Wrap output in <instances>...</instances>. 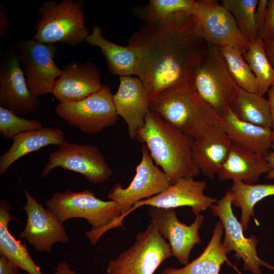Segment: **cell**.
<instances>
[{"label": "cell", "instance_id": "6da1fadb", "mask_svg": "<svg viewBox=\"0 0 274 274\" xmlns=\"http://www.w3.org/2000/svg\"><path fill=\"white\" fill-rule=\"evenodd\" d=\"M191 14L180 12L145 23L129 38L140 53L136 76L149 98L171 86L193 81L208 43L196 35Z\"/></svg>", "mask_w": 274, "mask_h": 274}, {"label": "cell", "instance_id": "7a4b0ae2", "mask_svg": "<svg viewBox=\"0 0 274 274\" xmlns=\"http://www.w3.org/2000/svg\"><path fill=\"white\" fill-rule=\"evenodd\" d=\"M135 140L147 146L154 163L172 184L199 174L192 158L194 140L153 113L147 115Z\"/></svg>", "mask_w": 274, "mask_h": 274}, {"label": "cell", "instance_id": "3957f363", "mask_svg": "<svg viewBox=\"0 0 274 274\" xmlns=\"http://www.w3.org/2000/svg\"><path fill=\"white\" fill-rule=\"evenodd\" d=\"M149 106L150 112L194 140L222 123V118L200 97L193 81L164 89L149 98Z\"/></svg>", "mask_w": 274, "mask_h": 274}, {"label": "cell", "instance_id": "277c9868", "mask_svg": "<svg viewBox=\"0 0 274 274\" xmlns=\"http://www.w3.org/2000/svg\"><path fill=\"white\" fill-rule=\"evenodd\" d=\"M46 206L61 223L73 218L86 219L91 229L85 234L93 245L106 232L115 228L122 214L116 202L102 200L88 189L55 192L47 201Z\"/></svg>", "mask_w": 274, "mask_h": 274}, {"label": "cell", "instance_id": "5b68a950", "mask_svg": "<svg viewBox=\"0 0 274 274\" xmlns=\"http://www.w3.org/2000/svg\"><path fill=\"white\" fill-rule=\"evenodd\" d=\"M83 0H51L39 6L36 32L33 39L54 44L63 43L76 47L86 40L90 33L85 24Z\"/></svg>", "mask_w": 274, "mask_h": 274}, {"label": "cell", "instance_id": "8992f818", "mask_svg": "<svg viewBox=\"0 0 274 274\" xmlns=\"http://www.w3.org/2000/svg\"><path fill=\"white\" fill-rule=\"evenodd\" d=\"M193 82L200 97L222 118L239 89L219 47L209 44L197 65Z\"/></svg>", "mask_w": 274, "mask_h": 274}, {"label": "cell", "instance_id": "52a82bcc", "mask_svg": "<svg viewBox=\"0 0 274 274\" xmlns=\"http://www.w3.org/2000/svg\"><path fill=\"white\" fill-rule=\"evenodd\" d=\"M172 256L169 244L150 223L128 249L109 262L106 274H154Z\"/></svg>", "mask_w": 274, "mask_h": 274}, {"label": "cell", "instance_id": "ba28073f", "mask_svg": "<svg viewBox=\"0 0 274 274\" xmlns=\"http://www.w3.org/2000/svg\"><path fill=\"white\" fill-rule=\"evenodd\" d=\"M197 36L208 44L222 47L231 46L243 54L249 42L239 31L232 15L216 0H197L191 13Z\"/></svg>", "mask_w": 274, "mask_h": 274}, {"label": "cell", "instance_id": "9c48e42d", "mask_svg": "<svg viewBox=\"0 0 274 274\" xmlns=\"http://www.w3.org/2000/svg\"><path fill=\"white\" fill-rule=\"evenodd\" d=\"M110 88L103 85L101 89L77 101L59 102L56 114L70 125L87 134H96L118 121Z\"/></svg>", "mask_w": 274, "mask_h": 274}, {"label": "cell", "instance_id": "30bf717a", "mask_svg": "<svg viewBox=\"0 0 274 274\" xmlns=\"http://www.w3.org/2000/svg\"><path fill=\"white\" fill-rule=\"evenodd\" d=\"M15 46L31 92L37 97L52 94L56 79L62 72L55 62L58 52L56 46L37 41L33 38L17 40Z\"/></svg>", "mask_w": 274, "mask_h": 274}, {"label": "cell", "instance_id": "8fae6325", "mask_svg": "<svg viewBox=\"0 0 274 274\" xmlns=\"http://www.w3.org/2000/svg\"><path fill=\"white\" fill-rule=\"evenodd\" d=\"M57 167L80 174L93 184L105 182L113 174L97 147L66 141L50 154L48 162L41 172V175L46 177Z\"/></svg>", "mask_w": 274, "mask_h": 274}, {"label": "cell", "instance_id": "7c38bea8", "mask_svg": "<svg viewBox=\"0 0 274 274\" xmlns=\"http://www.w3.org/2000/svg\"><path fill=\"white\" fill-rule=\"evenodd\" d=\"M141 152V160L128 186L123 188L121 183H117L108 195L109 199L118 204L121 214L138 201L156 195L172 184L166 175L154 163L145 145L142 146Z\"/></svg>", "mask_w": 274, "mask_h": 274}, {"label": "cell", "instance_id": "4fadbf2b", "mask_svg": "<svg viewBox=\"0 0 274 274\" xmlns=\"http://www.w3.org/2000/svg\"><path fill=\"white\" fill-rule=\"evenodd\" d=\"M15 45L7 49L0 64V105L17 115L35 113L41 102L28 88Z\"/></svg>", "mask_w": 274, "mask_h": 274}, {"label": "cell", "instance_id": "5bb4252c", "mask_svg": "<svg viewBox=\"0 0 274 274\" xmlns=\"http://www.w3.org/2000/svg\"><path fill=\"white\" fill-rule=\"evenodd\" d=\"M229 190L210 208L213 214L219 217L225 231L223 245L227 254L233 251L235 256L242 259L244 268L252 274H261V266L274 270V266L261 260L258 256V239L254 235L246 237L241 223L234 215Z\"/></svg>", "mask_w": 274, "mask_h": 274}, {"label": "cell", "instance_id": "9a60e30c", "mask_svg": "<svg viewBox=\"0 0 274 274\" xmlns=\"http://www.w3.org/2000/svg\"><path fill=\"white\" fill-rule=\"evenodd\" d=\"M148 214L159 233L169 242L172 256L176 257L184 265L188 263L190 253L201 239L198 230L204 220L199 214L194 222L187 225L177 218L175 209H163L149 207Z\"/></svg>", "mask_w": 274, "mask_h": 274}, {"label": "cell", "instance_id": "2e32d148", "mask_svg": "<svg viewBox=\"0 0 274 274\" xmlns=\"http://www.w3.org/2000/svg\"><path fill=\"white\" fill-rule=\"evenodd\" d=\"M24 192L26 203L22 209L26 212L27 220L20 237L25 238L37 251L47 253L52 251L54 244L68 242L69 237L62 223L25 188Z\"/></svg>", "mask_w": 274, "mask_h": 274}, {"label": "cell", "instance_id": "e0dca14e", "mask_svg": "<svg viewBox=\"0 0 274 274\" xmlns=\"http://www.w3.org/2000/svg\"><path fill=\"white\" fill-rule=\"evenodd\" d=\"M207 186L204 181L194 180L193 178L180 179L160 193L134 203L121 214L119 222L123 223L124 218L129 213L145 205L163 209L188 206L191 208L192 212L196 216L217 201L204 194Z\"/></svg>", "mask_w": 274, "mask_h": 274}, {"label": "cell", "instance_id": "ac0fdd59", "mask_svg": "<svg viewBox=\"0 0 274 274\" xmlns=\"http://www.w3.org/2000/svg\"><path fill=\"white\" fill-rule=\"evenodd\" d=\"M62 72L52 93L59 102L82 100L98 91L104 85L100 70L89 60L84 63L67 62Z\"/></svg>", "mask_w": 274, "mask_h": 274}, {"label": "cell", "instance_id": "d6986e66", "mask_svg": "<svg viewBox=\"0 0 274 274\" xmlns=\"http://www.w3.org/2000/svg\"><path fill=\"white\" fill-rule=\"evenodd\" d=\"M113 100L117 115L127 124L130 138L135 140L138 130L144 125L150 112L149 98L142 81L133 76H120Z\"/></svg>", "mask_w": 274, "mask_h": 274}, {"label": "cell", "instance_id": "ffe728a7", "mask_svg": "<svg viewBox=\"0 0 274 274\" xmlns=\"http://www.w3.org/2000/svg\"><path fill=\"white\" fill-rule=\"evenodd\" d=\"M232 146L222 124L215 125L201 138L194 140L192 158L200 173L210 178L218 175Z\"/></svg>", "mask_w": 274, "mask_h": 274}, {"label": "cell", "instance_id": "44dd1931", "mask_svg": "<svg viewBox=\"0 0 274 274\" xmlns=\"http://www.w3.org/2000/svg\"><path fill=\"white\" fill-rule=\"evenodd\" d=\"M9 202L2 199L0 202V255L13 261L20 268L28 274H44L29 255L26 244L17 240L8 229V224L13 219L10 214ZM54 274H77L71 269L67 262H60Z\"/></svg>", "mask_w": 274, "mask_h": 274}, {"label": "cell", "instance_id": "7402d4cb", "mask_svg": "<svg viewBox=\"0 0 274 274\" xmlns=\"http://www.w3.org/2000/svg\"><path fill=\"white\" fill-rule=\"evenodd\" d=\"M222 126L232 145L264 156L271 148L270 129L240 120L230 107L222 118Z\"/></svg>", "mask_w": 274, "mask_h": 274}, {"label": "cell", "instance_id": "603a6c76", "mask_svg": "<svg viewBox=\"0 0 274 274\" xmlns=\"http://www.w3.org/2000/svg\"><path fill=\"white\" fill-rule=\"evenodd\" d=\"M270 166L266 157L232 146L218 176L220 180L241 181L253 184L263 174H267Z\"/></svg>", "mask_w": 274, "mask_h": 274}, {"label": "cell", "instance_id": "cb8c5ba5", "mask_svg": "<svg viewBox=\"0 0 274 274\" xmlns=\"http://www.w3.org/2000/svg\"><path fill=\"white\" fill-rule=\"evenodd\" d=\"M101 30L99 26L93 25L86 42L100 49L112 74L120 77L136 76L140 59L138 49L132 45L123 46L109 41L102 36Z\"/></svg>", "mask_w": 274, "mask_h": 274}, {"label": "cell", "instance_id": "d4e9b609", "mask_svg": "<svg viewBox=\"0 0 274 274\" xmlns=\"http://www.w3.org/2000/svg\"><path fill=\"white\" fill-rule=\"evenodd\" d=\"M10 148L0 157V176L18 159L49 145L60 146L65 142L63 131L56 127H43L16 136Z\"/></svg>", "mask_w": 274, "mask_h": 274}, {"label": "cell", "instance_id": "484cf974", "mask_svg": "<svg viewBox=\"0 0 274 274\" xmlns=\"http://www.w3.org/2000/svg\"><path fill=\"white\" fill-rule=\"evenodd\" d=\"M223 230L220 220L216 223L212 238L199 257L182 268L166 267L161 274H219L221 265L225 262L234 267L229 261L221 242Z\"/></svg>", "mask_w": 274, "mask_h": 274}, {"label": "cell", "instance_id": "4316f807", "mask_svg": "<svg viewBox=\"0 0 274 274\" xmlns=\"http://www.w3.org/2000/svg\"><path fill=\"white\" fill-rule=\"evenodd\" d=\"M230 108L240 120L271 129L269 101L263 96L239 88Z\"/></svg>", "mask_w": 274, "mask_h": 274}, {"label": "cell", "instance_id": "83f0119b", "mask_svg": "<svg viewBox=\"0 0 274 274\" xmlns=\"http://www.w3.org/2000/svg\"><path fill=\"white\" fill-rule=\"evenodd\" d=\"M232 204L241 208V224L244 231L247 230L254 207L262 199L274 195V184H248L241 181H233L229 189Z\"/></svg>", "mask_w": 274, "mask_h": 274}, {"label": "cell", "instance_id": "f1b7e54d", "mask_svg": "<svg viewBox=\"0 0 274 274\" xmlns=\"http://www.w3.org/2000/svg\"><path fill=\"white\" fill-rule=\"evenodd\" d=\"M243 57L255 75L258 84V94L263 96L274 84V67L266 56L263 40L258 37L249 43Z\"/></svg>", "mask_w": 274, "mask_h": 274}, {"label": "cell", "instance_id": "f546056e", "mask_svg": "<svg viewBox=\"0 0 274 274\" xmlns=\"http://www.w3.org/2000/svg\"><path fill=\"white\" fill-rule=\"evenodd\" d=\"M258 0H223L222 5L233 16L237 27L249 42L259 37L256 20Z\"/></svg>", "mask_w": 274, "mask_h": 274}, {"label": "cell", "instance_id": "4dcf8cb0", "mask_svg": "<svg viewBox=\"0 0 274 274\" xmlns=\"http://www.w3.org/2000/svg\"><path fill=\"white\" fill-rule=\"evenodd\" d=\"M228 70L238 86L252 93H258L257 79L245 60L243 53L231 46L219 47Z\"/></svg>", "mask_w": 274, "mask_h": 274}, {"label": "cell", "instance_id": "1f68e13d", "mask_svg": "<svg viewBox=\"0 0 274 274\" xmlns=\"http://www.w3.org/2000/svg\"><path fill=\"white\" fill-rule=\"evenodd\" d=\"M195 3L194 0H150L135 11L145 23L154 22L180 12L191 14Z\"/></svg>", "mask_w": 274, "mask_h": 274}, {"label": "cell", "instance_id": "d6a6232c", "mask_svg": "<svg viewBox=\"0 0 274 274\" xmlns=\"http://www.w3.org/2000/svg\"><path fill=\"white\" fill-rule=\"evenodd\" d=\"M43 128L38 119H27L0 106V135L6 139H13L17 135Z\"/></svg>", "mask_w": 274, "mask_h": 274}, {"label": "cell", "instance_id": "836d02e7", "mask_svg": "<svg viewBox=\"0 0 274 274\" xmlns=\"http://www.w3.org/2000/svg\"><path fill=\"white\" fill-rule=\"evenodd\" d=\"M259 37L263 40L274 39V0L267 2L265 18Z\"/></svg>", "mask_w": 274, "mask_h": 274}, {"label": "cell", "instance_id": "e575fe53", "mask_svg": "<svg viewBox=\"0 0 274 274\" xmlns=\"http://www.w3.org/2000/svg\"><path fill=\"white\" fill-rule=\"evenodd\" d=\"M19 267L11 259L3 255L0 257V274H19Z\"/></svg>", "mask_w": 274, "mask_h": 274}, {"label": "cell", "instance_id": "d590c367", "mask_svg": "<svg viewBox=\"0 0 274 274\" xmlns=\"http://www.w3.org/2000/svg\"><path fill=\"white\" fill-rule=\"evenodd\" d=\"M267 2L268 1L267 0H259L258 2L256 10V20L259 33L264 24L266 13Z\"/></svg>", "mask_w": 274, "mask_h": 274}, {"label": "cell", "instance_id": "8d00e7d4", "mask_svg": "<svg viewBox=\"0 0 274 274\" xmlns=\"http://www.w3.org/2000/svg\"><path fill=\"white\" fill-rule=\"evenodd\" d=\"M9 23L8 16L3 6H0V38L5 39L7 37V30Z\"/></svg>", "mask_w": 274, "mask_h": 274}, {"label": "cell", "instance_id": "74e56055", "mask_svg": "<svg viewBox=\"0 0 274 274\" xmlns=\"http://www.w3.org/2000/svg\"><path fill=\"white\" fill-rule=\"evenodd\" d=\"M268 100L270 104V114L271 118V148L274 151V84H273L268 89Z\"/></svg>", "mask_w": 274, "mask_h": 274}, {"label": "cell", "instance_id": "f35d334b", "mask_svg": "<svg viewBox=\"0 0 274 274\" xmlns=\"http://www.w3.org/2000/svg\"><path fill=\"white\" fill-rule=\"evenodd\" d=\"M263 45L267 58L274 67V39L263 40Z\"/></svg>", "mask_w": 274, "mask_h": 274}, {"label": "cell", "instance_id": "ab89813d", "mask_svg": "<svg viewBox=\"0 0 274 274\" xmlns=\"http://www.w3.org/2000/svg\"><path fill=\"white\" fill-rule=\"evenodd\" d=\"M265 157L270 166V170L267 173L266 178L268 179H274V151L269 152Z\"/></svg>", "mask_w": 274, "mask_h": 274}, {"label": "cell", "instance_id": "60d3db41", "mask_svg": "<svg viewBox=\"0 0 274 274\" xmlns=\"http://www.w3.org/2000/svg\"><path fill=\"white\" fill-rule=\"evenodd\" d=\"M19 274H26V273H23L20 272Z\"/></svg>", "mask_w": 274, "mask_h": 274}]
</instances>
